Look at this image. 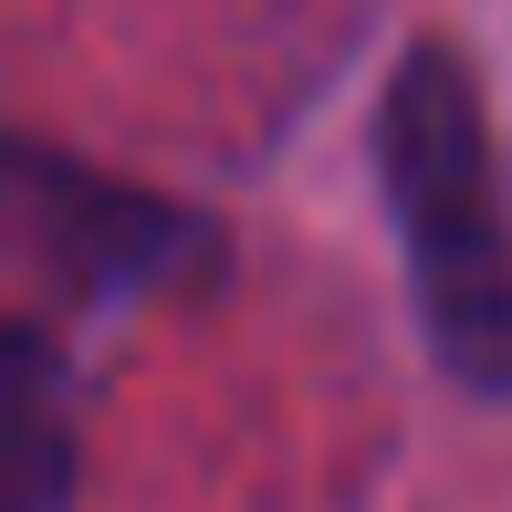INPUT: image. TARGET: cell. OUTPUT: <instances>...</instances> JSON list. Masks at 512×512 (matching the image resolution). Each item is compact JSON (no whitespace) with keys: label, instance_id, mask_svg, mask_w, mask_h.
Masks as SVG:
<instances>
[{"label":"cell","instance_id":"1","mask_svg":"<svg viewBox=\"0 0 512 512\" xmlns=\"http://www.w3.org/2000/svg\"><path fill=\"white\" fill-rule=\"evenodd\" d=\"M377 189L429 324V356L471 398H512V209L481 84L450 42H418L377 105Z\"/></svg>","mask_w":512,"mask_h":512},{"label":"cell","instance_id":"2","mask_svg":"<svg viewBox=\"0 0 512 512\" xmlns=\"http://www.w3.org/2000/svg\"><path fill=\"white\" fill-rule=\"evenodd\" d=\"M74 377L21 314H0V512H63L74 502Z\"/></svg>","mask_w":512,"mask_h":512}]
</instances>
